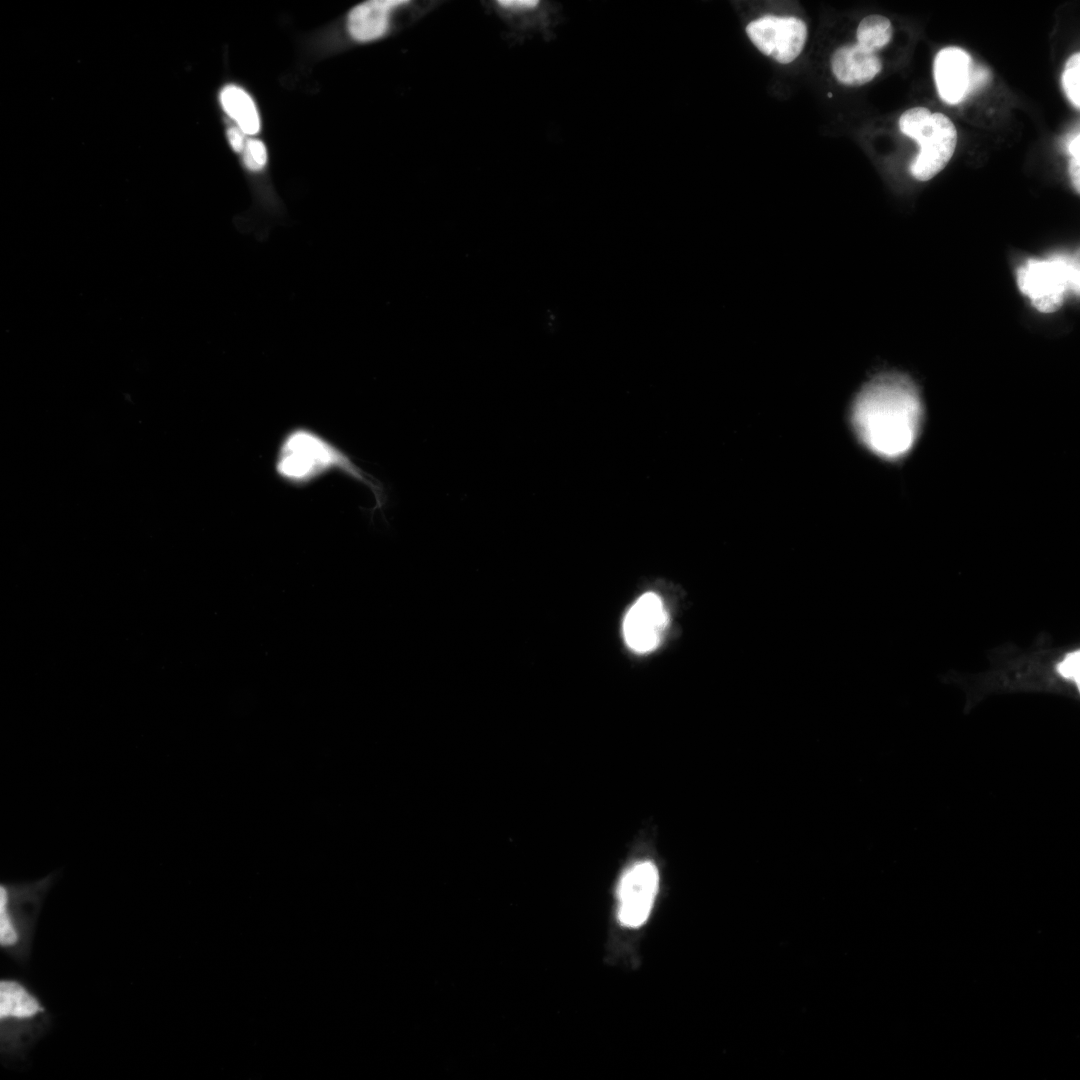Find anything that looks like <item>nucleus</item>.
<instances>
[{"label": "nucleus", "mask_w": 1080, "mask_h": 1080, "mask_svg": "<svg viewBox=\"0 0 1080 1080\" xmlns=\"http://www.w3.org/2000/svg\"><path fill=\"white\" fill-rule=\"evenodd\" d=\"M989 670L972 675H947V681L966 692V711L992 693L1048 692L1079 699L1080 647H1055L1041 633L1028 649L1012 643L989 652Z\"/></svg>", "instance_id": "f257e3e1"}, {"label": "nucleus", "mask_w": 1080, "mask_h": 1080, "mask_svg": "<svg viewBox=\"0 0 1080 1080\" xmlns=\"http://www.w3.org/2000/svg\"><path fill=\"white\" fill-rule=\"evenodd\" d=\"M923 418L924 407L916 385L906 375L892 372L868 381L850 411L853 431L862 445L890 461L911 451Z\"/></svg>", "instance_id": "f03ea898"}, {"label": "nucleus", "mask_w": 1080, "mask_h": 1080, "mask_svg": "<svg viewBox=\"0 0 1080 1080\" xmlns=\"http://www.w3.org/2000/svg\"><path fill=\"white\" fill-rule=\"evenodd\" d=\"M277 476L301 487L330 473L340 472L363 483L382 506L381 488L340 447L310 428L294 427L282 438L274 461Z\"/></svg>", "instance_id": "7ed1b4c3"}, {"label": "nucleus", "mask_w": 1080, "mask_h": 1080, "mask_svg": "<svg viewBox=\"0 0 1080 1080\" xmlns=\"http://www.w3.org/2000/svg\"><path fill=\"white\" fill-rule=\"evenodd\" d=\"M52 1026V1015L41 997L24 980H0V1053L5 1062L26 1059Z\"/></svg>", "instance_id": "20e7f679"}, {"label": "nucleus", "mask_w": 1080, "mask_h": 1080, "mask_svg": "<svg viewBox=\"0 0 1080 1080\" xmlns=\"http://www.w3.org/2000/svg\"><path fill=\"white\" fill-rule=\"evenodd\" d=\"M56 872L27 882L0 884V948L18 964L31 956L37 921Z\"/></svg>", "instance_id": "39448f33"}, {"label": "nucleus", "mask_w": 1080, "mask_h": 1080, "mask_svg": "<svg viewBox=\"0 0 1080 1080\" xmlns=\"http://www.w3.org/2000/svg\"><path fill=\"white\" fill-rule=\"evenodd\" d=\"M899 128L920 145V152L910 165V172L917 180L933 178L954 154L957 131L942 113H931L924 107L911 108L900 116Z\"/></svg>", "instance_id": "423d86ee"}, {"label": "nucleus", "mask_w": 1080, "mask_h": 1080, "mask_svg": "<svg viewBox=\"0 0 1080 1080\" xmlns=\"http://www.w3.org/2000/svg\"><path fill=\"white\" fill-rule=\"evenodd\" d=\"M1017 282L1034 308L1043 313L1054 312L1061 307L1068 293L1079 294L1078 254L1029 259L1018 269Z\"/></svg>", "instance_id": "0eeeda50"}, {"label": "nucleus", "mask_w": 1080, "mask_h": 1080, "mask_svg": "<svg viewBox=\"0 0 1080 1080\" xmlns=\"http://www.w3.org/2000/svg\"><path fill=\"white\" fill-rule=\"evenodd\" d=\"M746 33L759 51L781 64L801 53L807 38L806 24L796 17L766 15L750 22Z\"/></svg>", "instance_id": "6e6552de"}, {"label": "nucleus", "mask_w": 1080, "mask_h": 1080, "mask_svg": "<svg viewBox=\"0 0 1080 1080\" xmlns=\"http://www.w3.org/2000/svg\"><path fill=\"white\" fill-rule=\"evenodd\" d=\"M658 885V871L650 861L638 862L624 873L617 890L618 919L622 925L637 928L647 920Z\"/></svg>", "instance_id": "1a4fd4ad"}, {"label": "nucleus", "mask_w": 1080, "mask_h": 1080, "mask_svg": "<svg viewBox=\"0 0 1080 1080\" xmlns=\"http://www.w3.org/2000/svg\"><path fill=\"white\" fill-rule=\"evenodd\" d=\"M667 623L668 615L660 597L645 593L625 615L624 639L633 651L650 652L658 646Z\"/></svg>", "instance_id": "9d476101"}, {"label": "nucleus", "mask_w": 1080, "mask_h": 1080, "mask_svg": "<svg viewBox=\"0 0 1080 1080\" xmlns=\"http://www.w3.org/2000/svg\"><path fill=\"white\" fill-rule=\"evenodd\" d=\"M973 67L971 56L959 47H947L937 53L934 79L943 101L955 105L970 95Z\"/></svg>", "instance_id": "9b49d317"}, {"label": "nucleus", "mask_w": 1080, "mask_h": 1080, "mask_svg": "<svg viewBox=\"0 0 1080 1080\" xmlns=\"http://www.w3.org/2000/svg\"><path fill=\"white\" fill-rule=\"evenodd\" d=\"M835 78L846 86H860L871 81L882 69L877 55L858 44L838 48L832 55Z\"/></svg>", "instance_id": "f8f14e48"}, {"label": "nucleus", "mask_w": 1080, "mask_h": 1080, "mask_svg": "<svg viewBox=\"0 0 1080 1080\" xmlns=\"http://www.w3.org/2000/svg\"><path fill=\"white\" fill-rule=\"evenodd\" d=\"M406 3V0H371L357 5L348 17L351 36L360 42L380 38L388 29L391 10Z\"/></svg>", "instance_id": "ddd939ff"}, {"label": "nucleus", "mask_w": 1080, "mask_h": 1080, "mask_svg": "<svg viewBox=\"0 0 1080 1080\" xmlns=\"http://www.w3.org/2000/svg\"><path fill=\"white\" fill-rule=\"evenodd\" d=\"M225 112L245 134H256L260 128L259 115L252 98L238 86L228 85L220 94Z\"/></svg>", "instance_id": "4468645a"}, {"label": "nucleus", "mask_w": 1080, "mask_h": 1080, "mask_svg": "<svg viewBox=\"0 0 1080 1080\" xmlns=\"http://www.w3.org/2000/svg\"><path fill=\"white\" fill-rule=\"evenodd\" d=\"M892 38V25L888 18L881 15H869L861 20L857 28V44L863 49L875 53L886 46Z\"/></svg>", "instance_id": "2eb2a0df"}, {"label": "nucleus", "mask_w": 1080, "mask_h": 1080, "mask_svg": "<svg viewBox=\"0 0 1080 1080\" xmlns=\"http://www.w3.org/2000/svg\"><path fill=\"white\" fill-rule=\"evenodd\" d=\"M1080 54H1073L1066 62L1062 75V85L1067 97L1074 106H1080Z\"/></svg>", "instance_id": "dca6fc26"}, {"label": "nucleus", "mask_w": 1080, "mask_h": 1080, "mask_svg": "<svg viewBox=\"0 0 1080 1080\" xmlns=\"http://www.w3.org/2000/svg\"><path fill=\"white\" fill-rule=\"evenodd\" d=\"M243 162L245 168L252 173L261 172L267 163V152L264 144L259 140H249L244 148Z\"/></svg>", "instance_id": "f3484780"}, {"label": "nucleus", "mask_w": 1080, "mask_h": 1080, "mask_svg": "<svg viewBox=\"0 0 1080 1080\" xmlns=\"http://www.w3.org/2000/svg\"><path fill=\"white\" fill-rule=\"evenodd\" d=\"M990 78L991 74L987 68L974 64L970 83V94L986 85Z\"/></svg>", "instance_id": "a211bd4d"}, {"label": "nucleus", "mask_w": 1080, "mask_h": 1080, "mask_svg": "<svg viewBox=\"0 0 1080 1080\" xmlns=\"http://www.w3.org/2000/svg\"><path fill=\"white\" fill-rule=\"evenodd\" d=\"M497 3L503 8L514 11L535 9L539 5V1L535 0H500Z\"/></svg>", "instance_id": "6ab92c4d"}, {"label": "nucleus", "mask_w": 1080, "mask_h": 1080, "mask_svg": "<svg viewBox=\"0 0 1080 1080\" xmlns=\"http://www.w3.org/2000/svg\"><path fill=\"white\" fill-rule=\"evenodd\" d=\"M227 134L230 145L235 151L240 152L245 148L243 135L237 128H230Z\"/></svg>", "instance_id": "aec40b11"}, {"label": "nucleus", "mask_w": 1080, "mask_h": 1080, "mask_svg": "<svg viewBox=\"0 0 1080 1080\" xmlns=\"http://www.w3.org/2000/svg\"><path fill=\"white\" fill-rule=\"evenodd\" d=\"M1069 173H1070V177H1071V180H1072V184H1073L1075 190L1077 191V193H1079V190H1080V159L1079 158H1071L1070 164H1069Z\"/></svg>", "instance_id": "412c9836"}, {"label": "nucleus", "mask_w": 1080, "mask_h": 1080, "mask_svg": "<svg viewBox=\"0 0 1080 1080\" xmlns=\"http://www.w3.org/2000/svg\"><path fill=\"white\" fill-rule=\"evenodd\" d=\"M1067 150L1072 158L1080 159V136L1079 133L1074 135L1067 143Z\"/></svg>", "instance_id": "4be33fe9"}]
</instances>
